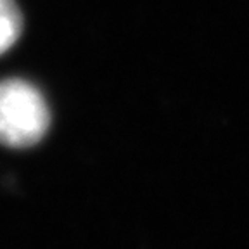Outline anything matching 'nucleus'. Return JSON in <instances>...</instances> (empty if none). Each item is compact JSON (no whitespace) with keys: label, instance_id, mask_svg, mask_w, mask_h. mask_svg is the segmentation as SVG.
I'll return each instance as SVG.
<instances>
[{"label":"nucleus","instance_id":"obj_1","mask_svg":"<svg viewBox=\"0 0 249 249\" xmlns=\"http://www.w3.org/2000/svg\"><path fill=\"white\" fill-rule=\"evenodd\" d=\"M51 123L42 93L23 80L0 82V142L9 147L36 144Z\"/></svg>","mask_w":249,"mask_h":249},{"label":"nucleus","instance_id":"obj_2","mask_svg":"<svg viewBox=\"0 0 249 249\" xmlns=\"http://www.w3.org/2000/svg\"><path fill=\"white\" fill-rule=\"evenodd\" d=\"M21 33V12L14 0H0V54L9 51Z\"/></svg>","mask_w":249,"mask_h":249}]
</instances>
